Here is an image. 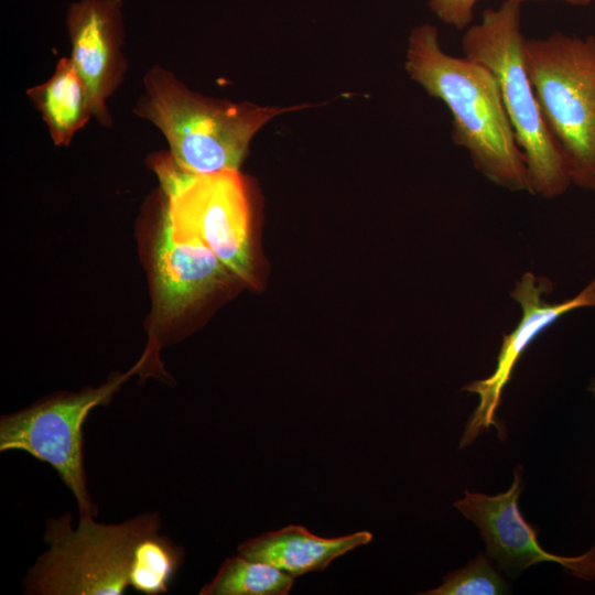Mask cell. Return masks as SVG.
I'll return each mask as SVG.
<instances>
[{
  "label": "cell",
  "mask_w": 595,
  "mask_h": 595,
  "mask_svg": "<svg viewBox=\"0 0 595 595\" xmlns=\"http://www.w3.org/2000/svg\"><path fill=\"white\" fill-rule=\"evenodd\" d=\"M145 363L99 388L48 398L0 420V451H24L50 464L76 498L79 517H96L86 483L83 425L91 409L106 404L120 386Z\"/></svg>",
  "instance_id": "52a82bcc"
},
{
  "label": "cell",
  "mask_w": 595,
  "mask_h": 595,
  "mask_svg": "<svg viewBox=\"0 0 595 595\" xmlns=\"http://www.w3.org/2000/svg\"><path fill=\"white\" fill-rule=\"evenodd\" d=\"M164 208L162 226L174 237L209 248L242 281L252 283L250 207L238 171L193 174L169 155L154 163Z\"/></svg>",
  "instance_id": "8992f818"
},
{
  "label": "cell",
  "mask_w": 595,
  "mask_h": 595,
  "mask_svg": "<svg viewBox=\"0 0 595 595\" xmlns=\"http://www.w3.org/2000/svg\"><path fill=\"white\" fill-rule=\"evenodd\" d=\"M477 2L478 0H429V7L445 24L465 30L473 20Z\"/></svg>",
  "instance_id": "e0dca14e"
},
{
  "label": "cell",
  "mask_w": 595,
  "mask_h": 595,
  "mask_svg": "<svg viewBox=\"0 0 595 595\" xmlns=\"http://www.w3.org/2000/svg\"><path fill=\"white\" fill-rule=\"evenodd\" d=\"M294 576L241 554L227 558L201 595H286Z\"/></svg>",
  "instance_id": "5bb4252c"
},
{
  "label": "cell",
  "mask_w": 595,
  "mask_h": 595,
  "mask_svg": "<svg viewBox=\"0 0 595 595\" xmlns=\"http://www.w3.org/2000/svg\"><path fill=\"white\" fill-rule=\"evenodd\" d=\"M143 87L133 111L163 133L173 162L193 174L238 171L251 139L268 121L310 106L279 108L204 97L161 66L148 71Z\"/></svg>",
  "instance_id": "7a4b0ae2"
},
{
  "label": "cell",
  "mask_w": 595,
  "mask_h": 595,
  "mask_svg": "<svg viewBox=\"0 0 595 595\" xmlns=\"http://www.w3.org/2000/svg\"><path fill=\"white\" fill-rule=\"evenodd\" d=\"M519 1L523 2L527 0H519ZM556 1L565 2L572 6L584 7V6L591 4L593 0H556Z\"/></svg>",
  "instance_id": "ac0fdd59"
},
{
  "label": "cell",
  "mask_w": 595,
  "mask_h": 595,
  "mask_svg": "<svg viewBox=\"0 0 595 595\" xmlns=\"http://www.w3.org/2000/svg\"><path fill=\"white\" fill-rule=\"evenodd\" d=\"M156 513H143L120 524H100L71 515L50 519L44 540L50 549L29 571L25 591L40 595H120L129 585L137 544L158 532Z\"/></svg>",
  "instance_id": "5b68a950"
},
{
  "label": "cell",
  "mask_w": 595,
  "mask_h": 595,
  "mask_svg": "<svg viewBox=\"0 0 595 595\" xmlns=\"http://www.w3.org/2000/svg\"><path fill=\"white\" fill-rule=\"evenodd\" d=\"M183 560L182 549L166 537L151 533L134 549L129 585L147 595L165 593Z\"/></svg>",
  "instance_id": "9a60e30c"
},
{
  "label": "cell",
  "mask_w": 595,
  "mask_h": 595,
  "mask_svg": "<svg viewBox=\"0 0 595 595\" xmlns=\"http://www.w3.org/2000/svg\"><path fill=\"white\" fill-rule=\"evenodd\" d=\"M120 8L121 0H80L66 15L69 57L86 84L93 116L106 127L111 126L106 101L127 69Z\"/></svg>",
  "instance_id": "30bf717a"
},
{
  "label": "cell",
  "mask_w": 595,
  "mask_h": 595,
  "mask_svg": "<svg viewBox=\"0 0 595 595\" xmlns=\"http://www.w3.org/2000/svg\"><path fill=\"white\" fill-rule=\"evenodd\" d=\"M542 117L569 164L571 182L595 192V36L555 31L524 41Z\"/></svg>",
  "instance_id": "277c9868"
},
{
  "label": "cell",
  "mask_w": 595,
  "mask_h": 595,
  "mask_svg": "<svg viewBox=\"0 0 595 595\" xmlns=\"http://www.w3.org/2000/svg\"><path fill=\"white\" fill-rule=\"evenodd\" d=\"M521 466L513 470L509 489L494 496L465 491L454 505L474 522L486 542L487 555L499 569L516 575L531 565L554 562L584 581L595 580V545L577 556H560L545 551L538 542V532L527 522L518 507L522 490Z\"/></svg>",
  "instance_id": "9c48e42d"
},
{
  "label": "cell",
  "mask_w": 595,
  "mask_h": 595,
  "mask_svg": "<svg viewBox=\"0 0 595 595\" xmlns=\"http://www.w3.org/2000/svg\"><path fill=\"white\" fill-rule=\"evenodd\" d=\"M369 531L323 538L301 526L269 531L241 543L238 553L266 562L294 577L326 569L335 559L371 541Z\"/></svg>",
  "instance_id": "7c38bea8"
},
{
  "label": "cell",
  "mask_w": 595,
  "mask_h": 595,
  "mask_svg": "<svg viewBox=\"0 0 595 595\" xmlns=\"http://www.w3.org/2000/svg\"><path fill=\"white\" fill-rule=\"evenodd\" d=\"M155 292L161 314L181 315L193 303L216 289L228 269L205 245L174 237L165 227L155 248Z\"/></svg>",
  "instance_id": "8fae6325"
},
{
  "label": "cell",
  "mask_w": 595,
  "mask_h": 595,
  "mask_svg": "<svg viewBox=\"0 0 595 595\" xmlns=\"http://www.w3.org/2000/svg\"><path fill=\"white\" fill-rule=\"evenodd\" d=\"M55 145H68L93 116L88 90L71 57H62L52 76L28 90Z\"/></svg>",
  "instance_id": "4fadbf2b"
},
{
  "label": "cell",
  "mask_w": 595,
  "mask_h": 595,
  "mask_svg": "<svg viewBox=\"0 0 595 595\" xmlns=\"http://www.w3.org/2000/svg\"><path fill=\"white\" fill-rule=\"evenodd\" d=\"M588 389L595 396V379H592Z\"/></svg>",
  "instance_id": "d6986e66"
},
{
  "label": "cell",
  "mask_w": 595,
  "mask_h": 595,
  "mask_svg": "<svg viewBox=\"0 0 595 595\" xmlns=\"http://www.w3.org/2000/svg\"><path fill=\"white\" fill-rule=\"evenodd\" d=\"M405 69L452 115V138L475 169L511 192L533 194L524 155L506 112L498 82L480 63L447 54L437 29L415 26L409 36Z\"/></svg>",
  "instance_id": "6da1fadb"
},
{
  "label": "cell",
  "mask_w": 595,
  "mask_h": 595,
  "mask_svg": "<svg viewBox=\"0 0 595 595\" xmlns=\"http://www.w3.org/2000/svg\"><path fill=\"white\" fill-rule=\"evenodd\" d=\"M519 0L487 9L462 36V51L496 77L517 143L522 151L533 195L554 198L572 184L566 159L551 134L528 75Z\"/></svg>",
  "instance_id": "3957f363"
},
{
  "label": "cell",
  "mask_w": 595,
  "mask_h": 595,
  "mask_svg": "<svg viewBox=\"0 0 595 595\" xmlns=\"http://www.w3.org/2000/svg\"><path fill=\"white\" fill-rule=\"evenodd\" d=\"M554 286L545 277L528 271L517 280L510 298L521 309V318L508 334H504L494 372L480 380L464 386L462 390L476 393L479 402L467 421L461 439L463 448L490 426H495L498 437H506L505 428L498 423L496 411L501 402L505 387L510 381L513 369L531 343L564 314L583 307H595V277L576 295L559 303H550L544 295Z\"/></svg>",
  "instance_id": "ba28073f"
},
{
  "label": "cell",
  "mask_w": 595,
  "mask_h": 595,
  "mask_svg": "<svg viewBox=\"0 0 595 595\" xmlns=\"http://www.w3.org/2000/svg\"><path fill=\"white\" fill-rule=\"evenodd\" d=\"M507 584L493 567L487 554L479 553L466 566L448 573L443 583L423 595H499Z\"/></svg>",
  "instance_id": "2e32d148"
}]
</instances>
